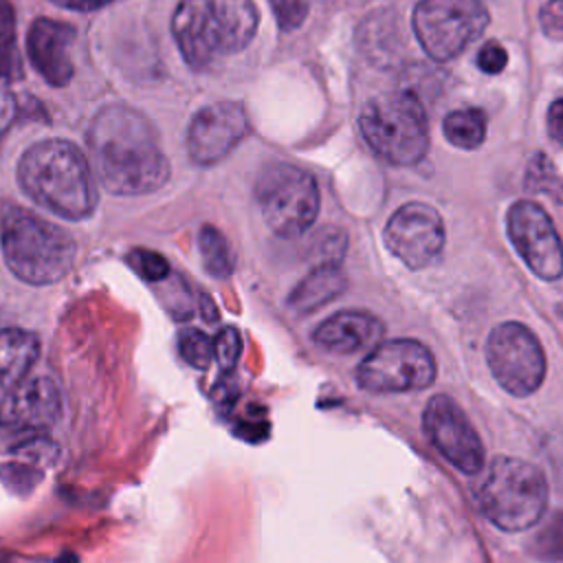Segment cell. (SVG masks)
Segmentation results:
<instances>
[{
  "label": "cell",
  "instance_id": "7c38bea8",
  "mask_svg": "<svg viewBox=\"0 0 563 563\" xmlns=\"http://www.w3.org/2000/svg\"><path fill=\"white\" fill-rule=\"evenodd\" d=\"M383 240L389 253L407 268H424L444 246L442 216L427 202H407L387 220Z\"/></svg>",
  "mask_w": 563,
  "mask_h": 563
},
{
  "label": "cell",
  "instance_id": "e0dca14e",
  "mask_svg": "<svg viewBox=\"0 0 563 563\" xmlns=\"http://www.w3.org/2000/svg\"><path fill=\"white\" fill-rule=\"evenodd\" d=\"M383 332L385 325L376 314L365 310H341L321 321L312 332V339L325 352L354 354L369 345H378Z\"/></svg>",
  "mask_w": 563,
  "mask_h": 563
},
{
  "label": "cell",
  "instance_id": "7402d4cb",
  "mask_svg": "<svg viewBox=\"0 0 563 563\" xmlns=\"http://www.w3.org/2000/svg\"><path fill=\"white\" fill-rule=\"evenodd\" d=\"M198 251H200L202 266L211 277H229L233 273V266H235L233 251H231L227 238L222 235V231H218L216 227L205 224L200 229Z\"/></svg>",
  "mask_w": 563,
  "mask_h": 563
},
{
  "label": "cell",
  "instance_id": "9a60e30c",
  "mask_svg": "<svg viewBox=\"0 0 563 563\" xmlns=\"http://www.w3.org/2000/svg\"><path fill=\"white\" fill-rule=\"evenodd\" d=\"M75 29L66 22L37 18L26 33V53L33 68L51 84V86H66L73 75L75 66L70 59V46L75 42Z\"/></svg>",
  "mask_w": 563,
  "mask_h": 563
},
{
  "label": "cell",
  "instance_id": "ac0fdd59",
  "mask_svg": "<svg viewBox=\"0 0 563 563\" xmlns=\"http://www.w3.org/2000/svg\"><path fill=\"white\" fill-rule=\"evenodd\" d=\"M218 53H240L251 44L260 24L255 0H209Z\"/></svg>",
  "mask_w": 563,
  "mask_h": 563
},
{
  "label": "cell",
  "instance_id": "484cf974",
  "mask_svg": "<svg viewBox=\"0 0 563 563\" xmlns=\"http://www.w3.org/2000/svg\"><path fill=\"white\" fill-rule=\"evenodd\" d=\"M240 352H242V336L238 328L224 325L213 339V358L224 372H231L240 358Z\"/></svg>",
  "mask_w": 563,
  "mask_h": 563
},
{
  "label": "cell",
  "instance_id": "83f0119b",
  "mask_svg": "<svg viewBox=\"0 0 563 563\" xmlns=\"http://www.w3.org/2000/svg\"><path fill=\"white\" fill-rule=\"evenodd\" d=\"M268 4L273 7L282 31L299 29L308 15V4L303 0H268Z\"/></svg>",
  "mask_w": 563,
  "mask_h": 563
},
{
  "label": "cell",
  "instance_id": "6da1fadb",
  "mask_svg": "<svg viewBox=\"0 0 563 563\" xmlns=\"http://www.w3.org/2000/svg\"><path fill=\"white\" fill-rule=\"evenodd\" d=\"M86 143L101 187L114 196L152 194L172 174L154 123L136 108H101L88 125Z\"/></svg>",
  "mask_w": 563,
  "mask_h": 563
},
{
  "label": "cell",
  "instance_id": "8fae6325",
  "mask_svg": "<svg viewBox=\"0 0 563 563\" xmlns=\"http://www.w3.org/2000/svg\"><path fill=\"white\" fill-rule=\"evenodd\" d=\"M506 231L519 257L539 279L554 282L563 275V242L541 205L512 202L506 213Z\"/></svg>",
  "mask_w": 563,
  "mask_h": 563
},
{
  "label": "cell",
  "instance_id": "7a4b0ae2",
  "mask_svg": "<svg viewBox=\"0 0 563 563\" xmlns=\"http://www.w3.org/2000/svg\"><path fill=\"white\" fill-rule=\"evenodd\" d=\"M18 183L35 205L66 220H84L97 207L90 163L64 139L33 143L18 161Z\"/></svg>",
  "mask_w": 563,
  "mask_h": 563
},
{
  "label": "cell",
  "instance_id": "2e32d148",
  "mask_svg": "<svg viewBox=\"0 0 563 563\" xmlns=\"http://www.w3.org/2000/svg\"><path fill=\"white\" fill-rule=\"evenodd\" d=\"M172 35L189 68H207L220 53L209 0H180L172 15Z\"/></svg>",
  "mask_w": 563,
  "mask_h": 563
},
{
  "label": "cell",
  "instance_id": "836d02e7",
  "mask_svg": "<svg viewBox=\"0 0 563 563\" xmlns=\"http://www.w3.org/2000/svg\"><path fill=\"white\" fill-rule=\"evenodd\" d=\"M13 64V44H11V35L0 31V75H9Z\"/></svg>",
  "mask_w": 563,
  "mask_h": 563
},
{
  "label": "cell",
  "instance_id": "4dcf8cb0",
  "mask_svg": "<svg viewBox=\"0 0 563 563\" xmlns=\"http://www.w3.org/2000/svg\"><path fill=\"white\" fill-rule=\"evenodd\" d=\"M545 125H548L550 139L556 141L559 145H563V97L550 103L548 117H545Z\"/></svg>",
  "mask_w": 563,
  "mask_h": 563
},
{
  "label": "cell",
  "instance_id": "277c9868",
  "mask_svg": "<svg viewBox=\"0 0 563 563\" xmlns=\"http://www.w3.org/2000/svg\"><path fill=\"white\" fill-rule=\"evenodd\" d=\"M548 479L539 466L512 455L488 462L477 486L484 517L506 532L532 528L548 508Z\"/></svg>",
  "mask_w": 563,
  "mask_h": 563
},
{
  "label": "cell",
  "instance_id": "9c48e42d",
  "mask_svg": "<svg viewBox=\"0 0 563 563\" xmlns=\"http://www.w3.org/2000/svg\"><path fill=\"white\" fill-rule=\"evenodd\" d=\"M486 363L493 378L517 398L534 394L545 378L543 347L534 332L519 321H504L490 330Z\"/></svg>",
  "mask_w": 563,
  "mask_h": 563
},
{
  "label": "cell",
  "instance_id": "cb8c5ba5",
  "mask_svg": "<svg viewBox=\"0 0 563 563\" xmlns=\"http://www.w3.org/2000/svg\"><path fill=\"white\" fill-rule=\"evenodd\" d=\"M532 554L543 561H563V510L554 512L534 534Z\"/></svg>",
  "mask_w": 563,
  "mask_h": 563
},
{
  "label": "cell",
  "instance_id": "1f68e13d",
  "mask_svg": "<svg viewBox=\"0 0 563 563\" xmlns=\"http://www.w3.org/2000/svg\"><path fill=\"white\" fill-rule=\"evenodd\" d=\"M15 114H18V106H15L13 95L7 88H0V139L11 128Z\"/></svg>",
  "mask_w": 563,
  "mask_h": 563
},
{
  "label": "cell",
  "instance_id": "3957f363",
  "mask_svg": "<svg viewBox=\"0 0 563 563\" xmlns=\"http://www.w3.org/2000/svg\"><path fill=\"white\" fill-rule=\"evenodd\" d=\"M0 240L11 273L33 286L59 282L77 255V242L64 227L26 209L4 213Z\"/></svg>",
  "mask_w": 563,
  "mask_h": 563
},
{
  "label": "cell",
  "instance_id": "4fadbf2b",
  "mask_svg": "<svg viewBox=\"0 0 563 563\" xmlns=\"http://www.w3.org/2000/svg\"><path fill=\"white\" fill-rule=\"evenodd\" d=\"M249 134V117L238 101H218L194 114L187 128V152L196 165L209 167L227 158Z\"/></svg>",
  "mask_w": 563,
  "mask_h": 563
},
{
  "label": "cell",
  "instance_id": "30bf717a",
  "mask_svg": "<svg viewBox=\"0 0 563 563\" xmlns=\"http://www.w3.org/2000/svg\"><path fill=\"white\" fill-rule=\"evenodd\" d=\"M422 429L431 446L460 473L477 475L484 468L486 451L479 433L451 396L435 394L429 398L422 411Z\"/></svg>",
  "mask_w": 563,
  "mask_h": 563
},
{
  "label": "cell",
  "instance_id": "4316f807",
  "mask_svg": "<svg viewBox=\"0 0 563 563\" xmlns=\"http://www.w3.org/2000/svg\"><path fill=\"white\" fill-rule=\"evenodd\" d=\"M345 244H347L345 233L328 227L319 231V235L314 238L312 255L317 257V264H339L345 253Z\"/></svg>",
  "mask_w": 563,
  "mask_h": 563
},
{
  "label": "cell",
  "instance_id": "8992f818",
  "mask_svg": "<svg viewBox=\"0 0 563 563\" xmlns=\"http://www.w3.org/2000/svg\"><path fill=\"white\" fill-rule=\"evenodd\" d=\"M255 198L266 227L279 238L303 235L319 216L321 198L312 174L297 165L275 163L262 169Z\"/></svg>",
  "mask_w": 563,
  "mask_h": 563
},
{
  "label": "cell",
  "instance_id": "52a82bcc",
  "mask_svg": "<svg viewBox=\"0 0 563 563\" xmlns=\"http://www.w3.org/2000/svg\"><path fill=\"white\" fill-rule=\"evenodd\" d=\"M411 22L422 51L449 62L486 31L490 15L482 0H420Z\"/></svg>",
  "mask_w": 563,
  "mask_h": 563
},
{
  "label": "cell",
  "instance_id": "e575fe53",
  "mask_svg": "<svg viewBox=\"0 0 563 563\" xmlns=\"http://www.w3.org/2000/svg\"><path fill=\"white\" fill-rule=\"evenodd\" d=\"M200 301H202V306H205V308H202V310H205V319H207V321H216V319H218V312H216L213 301H211L207 295H202Z\"/></svg>",
  "mask_w": 563,
  "mask_h": 563
},
{
  "label": "cell",
  "instance_id": "f546056e",
  "mask_svg": "<svg viewBox=\"0 0 563 563\" xmlns=\"http://www.w3.org/2000/svg\"><path fill=\"white\" fill-rule=\"evenodd\" d=\"M539 22L550 37H563V0H548L541 7Z\"/></svg>",
  "mask_w": 563,
  "mask_h": 563
},
{
  "label": "cell",
  "instance_id": "5b68a950",
  "mask_svg": "<svg viewBox=\"0 0 563 563\" xmlns=\"http://www.w3.org/2000/svg\"><path fill=\"white\" fill-rule=\"evenodd\" d=\"M358 130L369 150L391 165H413L429 147V121L422 101L398 90L365 101Z\"/></svg>",
  "mask_w": 563,
  "mask_h": 563
},
{
  "label": "cell",
  "instance_id": "44dd1931",
  "mask_svg": "<svg viewBox=\"0 0 563 563\" xmlns=\"http://www.w3.org/2000/svg\"><path fill=\"white\" fill-rule=\"evenodd\" d=\"M486 114L479 108L451 110L442 121L444 139L460 150H477L486 141Z\"/></svg>",
  "mask_w": 563,
  "mask_h": 563
},
{
  "label": "cell",
  "instance_id": "d6a6232c",
  "mask_svg": "<svg viewBox=\"0 0 563 563\" xmlns=\"http://www.w3.org/2000/svg\"><path fill=\"white\" fill-rule=\"evenodd\" d=\"M51 2L57 7H64V9H73V11H97L106 4H110L112 0H51Z\"/></svg>",
  "mask_w": 563,
  "mask_h": 563
},
{
  "label": "cell",
  "instance_id": "f1b7e54d",
  "mask_svg": "<svg viewBox=\"0 0 563 563\" xmlns=\"http://www.w3.org/2000/svg\"><path fill=\"white\" fill-rule=\"evenodd\" d=\"M506 62H508V53L495 40L484 42V46L477 51V66H479V70H484L488 75L501 73L506 68Z\"/></svg>",
  "mask_w": 563,
  "mask_h": 563
},
{
  "label": "cell",
  "instance_id": "ba28073f",
  "mask_svg": "<svg viewBox=\"0 0 563 563\" xmlns=\"http://www.w3.org/2000/svg\"><path fill=\"white\" fill-rule=\"evenodd\" d=\"M435 380V358L416 339H391L374 345L356 367V383L372 394L427 389Z\"/></svg>",
  "mask_w": 563,
  "mask_h": 563
},
{
  "label": "cell",
  "instance_id": "ffe728a7",
  "mask_svg": "<svg viewBox=\"0 0 563 563\" xmlns=\"http://www.w3.org/2000/svg\"><path fill=\"white\" fill-rule=\"evenodd\" d=\"M40 356V339L31 330H0V387H15L24 380Z\"/></svg>",
  "mask_w": 563,
  "mask_h": 563
},
{
  "label": "cell",
  "instance_id": "603a6c76",
  "mask_svg": "<svg viewBox=\"0 0 563 563\" xmlns=\"http://www.w3.org/2000/svg\"><path fill=\"white\" fill-rule=\"evenodd\" d=\"M178 352L187 365L207 369L213 361V341L198 328H185L178 332Z\"/></svg>",
  "mask_w": 563,
  "mask_h": 563
},
{
  "label": "cell",
  "instance_id": "d6986e66",
  "mask_svg": "<svg viewBox=\"0 0 563 563\" xmlns=\"http://www.w3.org/2000/svg\"><path fill=\"white\" fill-rule=\"evenodd\" d=\"M347 288V277L339 264H317L288 295V308L295 312H312L330 303Z\"/></svg>",
  "mask_w": 563,
  "mask_h": 563
},
{
  "label": "cell",
  "instance_id": "5bb4252c",
  "mask_svg": "<svg viewBox=\"0 0 563 563\" xmlns=\"http://www.w3.org/2000/svg\"><path fill=\"white\" fill-rule=\"evenodd\" d=\"M62 391L53 378H29L0 398V427L13 431H46L62 418Z\"/></svg>",
  "mask_w": 563,
  "mask_h": 563
},
{
  "label": "cell",
  "instance_id": "d4e9b609",
  "mask_svg": "<svg viewBox=\"0 0 563 563\" xmlns=\"http://www.w3.org/2000/svg\"><path fill=\"white\" fill-rule=\"evenodd\" d=\"M128 264L147 282H161L169 275V262L156 251L134 249L128 255Z\"/></svg>",
  "mask_w": 563,
  "mask_h": 563
}]
</instances>
